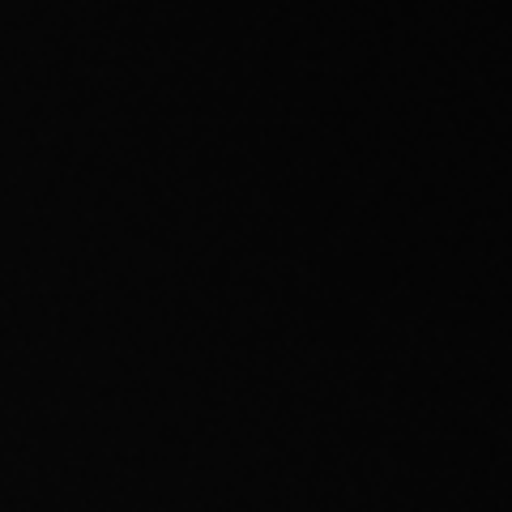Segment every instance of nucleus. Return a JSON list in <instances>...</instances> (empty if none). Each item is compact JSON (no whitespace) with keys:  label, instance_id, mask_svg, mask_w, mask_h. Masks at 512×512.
Instances as JSON below:
<instances>
[]
</instances>
